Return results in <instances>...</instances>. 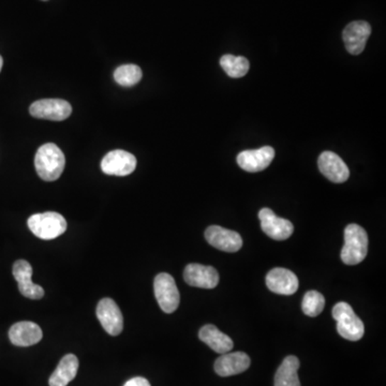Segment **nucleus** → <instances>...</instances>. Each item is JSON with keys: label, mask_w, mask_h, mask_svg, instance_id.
<instances>
[{"label": "nucleus", "mask_w": 386, "mask_h": 386, "mask_svg": "<svg viewBox=\"0 0 386 386\" xmlns=\"http://www.w3.org/2000/svg\"><path fill=\"white\" fill-rule=\"evenodd\" d=\"M66 165L64 153L53 143L42 145L35 157L38 175L45 182H54L62 176Z\"/></svg>", "instance_id": "1"}, {"label": "nucleus", "mask_w": 386, "mask_h": 386, "mask_svg": "<svg viewBox=\"0 0 386 386\" xmlns=\"http://www.w3.org/2000/svg\"><path fill=\"white\" fill-rule=\"evenodd\" d=\"M368 253V235L358 224H349L345 230V246L341 260L347 265H356L364 261Z\"/></svg>", "instance_id": "2"}, {"label": "nucleus", "mask_w": 386, "mask_h": 386, "mask_svg": "<svg viewBox=\"0 0 386 386\" xmlns=\"http://www.w3.org/2000/svg\"><path fill=\"white\" fill-rule=\"evenodd\" d=\"M333 318L337 321V331L341 337L350 341L362 339L365 333L364 323L349 304L345 302L336 304L333 308Z\"/></svg>", "instance_id": "3"}, {"label": "nucleus", "mask_w": 386, "mask_h": 386, "mask_svg": "<svg viewBox=\"0 0 386 386\" xmlns=\"http://www.w3.org/2000/svg\"><path fill=\"white\" fill-rule=\"evenodd\" d=\"M27 224L35 236L44 241L56 238L67 230L66 219L60 214L54 211L35 214L29 218Z\"/></svg>", "instance_id": "4"}, {"label": "nucleus", "mask_w": 386, "mask_h": 386, "mask_svg": "<svg viewBox=\"0 0 386 386\" xmlns=\"http://www.w3.org/2000/svg\"><path fill=\"white\" fill-rule=\"evenodd\" d=\"M155 297L165 314H172L180 306V295L173 277L167 272L157 275L154 281Z\"/></svg>", "instance_id": "5"}, {"label": "nucleus", "mask_w": 386, "mask_h": 386, "mask_svg": "<svg viewBox=\"0 0 386 386\" xmlns=\"http://www.w3.org/2000/svg\"><path fill=\"white\" fill-rule=\"evenodd\" d=\"M31 116L48 121H62L72 113V106L66 100L43 99L33 102L29 108Z\"/></svg>", "instance_id": "6"}, {"label": "nucleus", "mask_w": 386, "mask_h": 386, "mask_svg": "<svg viewBox=\"0 0 386 386\" xmlns=\"http://www.w3.org/2000/svg\"><path fill=\"white\" fill-rule=\"evenodd\" d=\"M96 318L109 335L118 336L123 331V314L113 299H101L96 306Z\"/></svg>", "instance_id": "7"}, {"label": "nucleus", "mask_w": 386, "mask_h": 386, "mask_svg": "<svg viewBox=\"0 0 386 386\" xmlns=\"http://www.w3.org/2000/svg\"><path fill=\"white\" fill-rule=\"evenodd\" d=\"M259 218L263 232L275 241H285L293 234L294 226L292 222L277 217L270 209H262Z\"/></svg>", "instance_id": "8"}, {"label": "nucleus", "mask_w": 386, "mask_h": 386, "mask_svg": "<svg viewBox=\"0 0 386 386\" xmlns=\"http://www.w3.org/2000/svg\"><path fill=\"white\" fill-rule=\"evenodd\" d=\"M205 238L211 246L226 253H236L243 246V238L238 233L219 226L207 228Z\"/></svg>", "instance_id": "9"}, {"label": "nucleus", "mask_w": 386, "mask_h": 386, "mask_svg": "<svg viewBox=\"0 0 386 386\" xmlns=\"http://www.w3.org/2000/svg\"><path fill=\"white\" fill-rule=\"evenodd\" d=\"M136 167V157L125 150H113L102 159V172L108 175L127 176L133 173Z\"/></svg>", "instance_id": "10"}, {"label": "nucleus", "mask_w": 386, "mask_h": 386, "mask_svg": "<svg viewBox=\"0 0 386 386\" xmlns=\"http://www.w3.org/2000/svg\"><path fill=\"white\" fill-rule=\"evenodd\" d=\"M274 158V148L270 146H264L259 150H244L239 153L237 156V163L244 171L257 173L268 169Z\"/></svg>", "instance_id": "11"}, {"label": "nucleus", "mask_w": 386, "mask_h": 386, "mask_svg": "<svg viewBox=\"0 0 386 386\" xmlns=\"http://www.w3.org/2000/svg\"><path fill=\"white\" fill-rule=\"evenodd\" d=\"M184 279L191 287L214 289L219 283V274L213 266L192 263L184 268Z\"/></svg>", "instance_id": "12"}, {"label": "nucleus", "mask_w": 386, "mask_h": 386, "mask_svg": "<svg viewBox=\"0 0 386 386\" xmlns=\"http://www.w3.org/2000/svg\"><path fill=\"white\" fill-rule=\"evenodd\" d=\"M371 35V26L365 21H355L347 25L343 38L346 48L352 55H358L364 51L367 40Z\"/></svg>", "instance_id": "13"}, {"label": "nucleus", "mask_w": 386, "mask_h": 386, "mask_svg": "<svg viewBox=\"0 0 386 386\" xmlns=\"http://www.w3.org/2000/svg\"><path fill=\"white\" fill-rule=\"evenodd\" d=\"M321 173L336 184L347 182L350 176L349 167L345 161L333 152H324L318 159Z\"/></svg>", "instance_id": "14"}, {"label": "nucleus", "mask_w": 386, "mask_h": 386, "mask_svg": "<svg viewBox=\"0 0 386 386\" xmlns=\"http://www.w3.org/2000/svg\"><path fill=\"white\" fill-rule=\"evenodd\" d=\"M266 285L276 294L292 295L299 289V279L291 270L276 268L266 276Z\"/></svg>", "instance_id": "15"}, {"label": "nucleus", "mask_w": 386, "mask_h": 386, "mask_svg": "<svg viewBox=\"0 0 386 386\" xmlns=\"http://www.w3.org/2000/svg\"><path fill=\"white\" fill-rule=\"evenodd\" d=\"M13 276L18 285V290L27 299H41L44 297L43 287L31 280L33 268L25 260H18L13 265Z\"/></svg>", "instance_id": "16"}, {"label": "nucleus", "mask_w": 386, "mask_h": 386, "mask_svg": "<svg viewBox=\"0 0 386 386\" xmlns=\"http://www.w3.org/2000/svg\"><path fill=\"white\" fill-rule=\"evenodd\" d=\"M250 358L244 352L221 354L216 360L215 371L220 377H231L244 373L250 367Z\"/></svg>", "instance_id": "17"}, {"label": "nucleus", "mask_w": 386, "mask_h": 386, "mask_svg": "<svg viewBox=\"0 0 386 386\" xmlns=\"http://www.w3.org/2000/svg\"><path fill=\"white\" fill-rule=\"evenodd\" d=\"M43 337L39 325L31 321H22L12 325L9 331L10 341L18 347H31Z\"/></svg>", "instance_id": "18"}, {"label": "nucleus", "mask_w": 386, "mask_h": 386, "mask_svg": "<svg viewBox=\"0 0 386 386\" xmlns=\"http://www.w3.org/2000/svg\"><path fill=\"white\" fill-rule=\"evenodd\" d=\"M199 338L216 353H228L234 347L232 339L213 324L203 326L199 333Z\"/></svg>", "instance_id": "19"}, {"label": "nucleus", "mask_w": 386, "mask_h": 386, "mask_svg": "<svg viewBox=\"0 0 386 386\" xmlns=\"http://www.w3.org/2000/svg\"><path fill=\"white\" fill-rule=\"evenodd\" d=\"M79 370V360L75 354H67L62 358L56 370L52 373L48 384L50 386H67L75 377Z\"/></svg>", "instance_id": "20"}, {"label": "nucleus", "mask_w": 386, "mask_h": 386, "mask_svg": "<svg viewBox=\"0 0 386 386\" xmlns=\"http://www.w3.org/2000/svg\"><path fill=\"white\" fill-rule=\"evenodd\" d=\"M299 368V358L293 355L287 356L275 375V386H301L297 375Z\"/></svg>", "instance_id": "21"}, {"label": "nucleus", "mask_w": 386, "mask_h": 386, "mask_svg": "<svg viewBox=\"0 0 386 386\" xmlns=\"http://www.w3.org/2000/svg\"><path fill=\"white\" fill-rule=\"evenodd\" d=\"M220 65L226 71V75L233 79L245 77L250 68V64L247 58L243 56L230 55V54L222 56Z\"/></svg>", "instance_id": "22"}, {"label": "nucleus", "mask_w": 386, "mask_h": 386, "mask_svg": "<svg viewBox=\"0 0 386 386\" xmlns=\"http://www.w3.org/2000/svg\"><path fill=\"white\" fill-rule=\"evenodd\" d=\"M142 70L136 65H123L115 70L114 79L119 85L131 87L142 79Z\"/></svg>", "instance_id": "23"}, {"label": "nucleus", "mask_w": 386, "mask_h": 386, "mask_svg": "<svg viewBox=\"0 0 386 386\" xmlns=\"http://www.w3.org/2000/svg\"><path fill=\"white\" fill-rule=\"evenodd\" d=\"M325 299L320 292L318 291H309L306 293L304 297L303 304H302V308H303V312L308 316H318L321 312L324 309Z\"/></svg>", "instance_id": "24"}, {"label": "nucleus", "mask_w": 386, "mask_h": 386, "mask_svg": "<svg viewBox=\"0 0 386 386\" xmlns=\"http://www.w3.org/2000/svg\"><path fill=\"white\" fill-rule=\"evenodd\" d=\"M123 386H150V383L145 377H132L129 381L126 382Z\"/></svg>", "instance_id": "25"}, {"label": "nucleus", "mask_w": 386, "mask_h": 386, "mask_svg": "<svg viewBox=\"0 0 386 386\" xmlns=\"http://www.w3.org/2000/svg\"><path fill=\"white\" fill-rule=\"evenodd\" d=\"M3 66H4V60H3V57L0 56V71H1V69H3Z\"/></svg>", "instance_id": "26"}, {"label": "nucleus", "mask_w": 386, "mask_h": 386, "mask_svg": "<svg viewBox=\"0 0 386 386\" xmlns=\"http://www.w3.org/2000/svg\"><path fill=\"white\" fill-rule=\"evenodd\" d=\"M43 1H46V0H43Z\"/></svg>", "instance_id": "27"}]
</instances>
